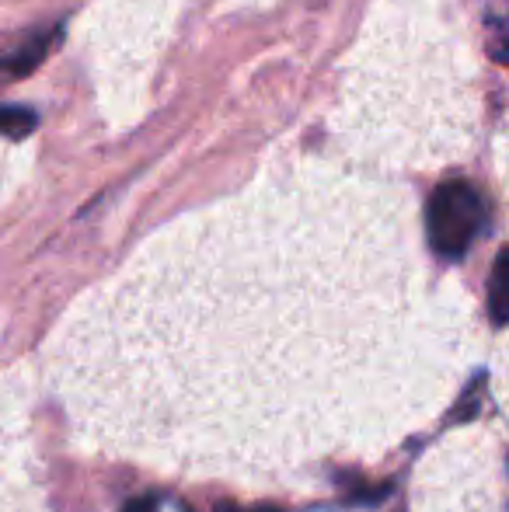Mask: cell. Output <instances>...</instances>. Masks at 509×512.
Masks as SVG:
<instances>
[{
	"label": "cell",
	"instance_id": "277c9868",
	"mask_svg": "<svg viewBox=\"0 0 509 512\" xmlns=\"http://www.w3.org/2000/svg\"><path fill=\"white\" fill-rule=\"evenodd\" d=\"M489 314H492V324L503 328L506 324V251H499L496 265H492V276H489Z\"/></svg>",
	"mask_w": 509,
	"mask_h": 512
},
{
	"label": "cell",
	"instance_id": "7a4b0ae2",
	"mask_svg": "<svg viewBox=\"0 0 509 512\" xmlns=\"http://www.w3.org/2000/svg\"><path fill=\"white\" fill-rule=\"evenodd\" d=\"M49 46H53V35L49 32H39L32 35L28 42H21L18 49H7L0 53V81H14V77H25L46 60Z\"/></svg>",
	"mask_w": 509,
	"mask_h": 512
},
{
	"label": "cell",
	"instance_id": "5b68a950",
	"mask_svg": "<svg viewBox=\"0 0 509 512\" xmlns=\"http://www.w3.org/2000/svg\"><path fill=\"white\" fill-rule=\"evenodd\" d=\"M126 512H154V502H133Z\"/></svg>",
	"mask_w": 509,
	"mask_h": 512
},
{
	"label": "cell",
	"instance_id": "3957f363",
	"mask_svg": "<svg viewBox=\"0 0 509 512\" xmlns=\"http://www.w3.org/2000/svg\"><path fill=\"white\" fill-rule=\"evenodd\" d=\"M39 126V115L32 108L21 105H0V136H11V140H21L32 129Z\"/></svg>",
	"mask_w": 509,
	"mask_h": 512
},
{
	"label": "cell",
	"instance_id": "6da1fadb",
	"mask_svg": "<svg viewBox=\"0 0 509 512\" xmlns=\"http://www.w3.org/2000/svg\"><path fill=\"white\" fill-rule=\"evenodd\" d=\"M485 227V199L478 196L475 185L461 182H443L433 192L426 209V230H429V248L447 262H457L471 251Z\"/></svg>",
	"mask_w": 509,
	"mask_h": 512
}]
</instances>
